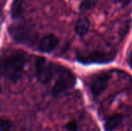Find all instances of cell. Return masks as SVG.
Instances as JSON below:
<instances>
[{
  "label": "cell",
  "mask_w": 132,
  "mask_h": 131,
  "mask_svg": "<svg viewBox=\"0 0 132 131\" xmlns=\"http://www.w3.org/2000/svg\"><path fill=\"white\" fill-rule=\"evenodd\" d=\"M27 61L26 53L22 50H6L2 56L1 73L11 81H19Z\"/></svg>",
  "instance_id": "cell-1"
},
{
  "label": "cell",
  "mask_w": 132,
  "mask_h": 131,
  "mask_svg": "<svg viewBox=\"0 0 132 131\" xmlns=\"http://www.w3.org/2000/svg\"><path fill=\"white\" fill-rule=\"evenodd\" d=\"M56 72L57 79L51 91L52 95L55 97L73 86L76 83V78L70 69L63 66H58L56 68Z\"/></svg>",
  "instance_id": "cell-2"
},
{
  "label": "cell",
  "mask_w": 132,
  "mask_h": 131,
  "mask_svg": "<svg viewBox=\"0 0 132 131\" xmlns=\"http://www.w3.org/2000/svg\"><path fill=\"white\" fill-rule=\"evenodd\" d=\"M9 32L16 42L26 44L34 43L36 36L31 28L21 24L11 25L9 28Z\"/></svg>",
  "instance_id": "cell-3"
},
{
  "label": "cell",
  "mask_w": 132,
  "mask_h": 131,
  "mask_svg": "<svg viewBox=\"0 0 132 131\" xmlns=\"http://www.w3.org/2000/svg\"><path fill=\"white\" fill-rule=\"evenodd\" d=\"M115 58V53L102 51H93L90 53H80L77 55V59L85 64L90 63H108Z\"/></svg>",
  "instance_id": "cell-4"
},
{
  "label": "cell",
  "mask_w": 132,
  "mask_h": 131,
  "mask_svg": "<svg viewBox=\"0 0 132 131\" xmlns=\"http://www.w3.org/2000/svg\"><path fill=\"white\" fill-rule=\"evenodd\" d=\"M36 76L42 84L48 83L53 77V66L46 59L38 57L35 63Z\"/></svg>",
  "instance_id": "cell-5"
},
{
  "label": "cell",
  "mask_w": 132,
  "mask_h": 131,
  "mask_svg": "<svg viewBox=\"0 0 132 131\" xmlns=\"http://www.w3.org/2000/svg\"><path fill=\"white\" fill-rule=\"evenodd\" d=\"M110 76L106 73H102L97 76L91 82L90 90L94 96L97 97L101 95L108 87Z\"/></svg>",
  "instance_id": "cell-6"
},
{
  "label": "cell",
  "mask_w": 132,
  "mask_h": 131,
  "mask_svg": "<svg viewBox=\"0 0 132 131\" xmlns=\"http://www.w3.org/2000/svg\"><path fill=\"white\" fill-rule=\"evenodd\" d=\"M58 42V39L54 35H46L39 40L37 45V49L42 53H48L52 52L56 48Z\"/></svg>",
  "instance_id": "cell-7"
},
{
  "label": "cell",
  "mask_w": 132,
  "mask_h": 131,
  "mask_svg": "<svg viewBox=\"0 0 132 131\" xmlns=\"http://www.w3.org/2000/svg\"><path fill=\"white\" fill-rule=\"evenodd\" d=\"M123 117L121 114H114L110 117L104 124V130L106 131H113L117 129L121 124Z\"/></svg>",
  "instance_id": "cell-8"
},
{
  "label": "cell",
  "mask_w": 132,
  "mask_h": 131,
  "mask_svg": "<svg viewBox=\"0 0 132 131\" xmlns=\"http://www.w3.org/2000/svg\"><path fill=\"white\" fill-rule=\"evenodd\" d=\"M90 23L89 19L87 17H81L77 22L76 28H75L76 32L80 36H84L88 32L90 29Z\"/></svg>",
  "instance_id": "cell-9"
},
{
  "label": "cell",
  "mask_w": 132,
  "mask_h": 131,
  "mask_svg": "<svg viewBox=\"0 0 132 131\" xmlns=\"http://www.w3.org/2000/svg\"><path fill=\"white\" fill-rule=\"evenodd\" d=\"M23 0H14L11 8V15L13 18H18L22 13V5Z\"/></svg>",
  "instance_id": "cell-10"
},
{
  "label": "cell",
  "mask_w": 132,
  "mask_h": 131,
  "mask_svg": "<svg viewBox=\"0 0 132 131\" xmlns=\"http://www.w3.org/2000/svg\"><path fill=\"white\" fill-rule=\"evenodd\" d=\"M95 5V0H84L79 6L80 12H86L92 8Z\"/></svg>",
  "instance_id": "cell-11"
},
{
  "label": "cell",
  "mask_w": 132,
  "mask_h": 131,
  "mask_svg": "<svg viewBox=\"0 0 132 131\" xmlns=\"http://www.w3.org/2000/svg\"><path fill=\"white\" fill-rule=\"evenodd\" d=\"M12 129V123L4 119L1 120V131H10Z\"/></svg>",
  "instance_id": "cell-12"
},
{
  "label": "cell",
  "mask_w": 132,
  "mask_h": 131,
  "mask_svg": "<svg viewBox=\"0 0 132 131\" xmlns=\"http://www.w3.org/2000/svg\"><path fill=\"white\" fill-rule=\"evenodd\" d=\"M65 128L68 131H77L78 124L76 120H71L65 125Z\"/></svg>",
  "instance_id": "cell-13"
},
{
  "label": "cell",
  "mask_w": 132,
  "mask_h": 131,
  "mask_svg": "<svg viewBox=\"0 0 132 131\" xmlns=\"http://www.w3.org/2000/svg\"><path fill=\"white\" fill-rule=\"evenodd\" d=\"M118 2H121L122 4H124V5H125V4H128V2H131V0H118Z\"/></svg>",
  "instance_id": "cell-14"
},
{
  "label": "cell",
  "mask_w": 132,
  "mask_h": 131,
  "mask_svg": "<svg viewBox=\"0 0 132 131\" xmlns=\"http://www.w3.org/2000/svg\"><path fill=\"white\" fill-rule=\"evenodd\" d=\"M129 65H130V66L132 68V53H131L130 57H129Z\"/></svg>",
  "instance_id": "cell-15"
}]
</instances>
